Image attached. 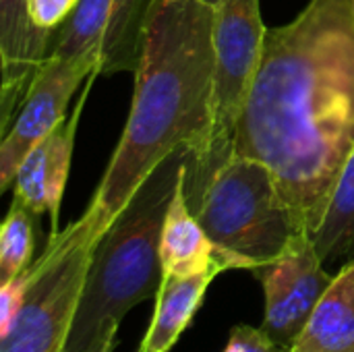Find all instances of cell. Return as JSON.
Returning <instances> with one entry per match:
<instances>
[{
    "label": "cell",
    "instance_id": "cell-1",
    "mask_svg": "<svg viewBox=\"0 0 354 352\" xmlns=\"http://www.w3.org/2000/svg\"><path fill=\"white\" fill-rule=\"evenodd\" d=\"M353 151V0H311L292 23L266 29L234 154L272 168L286 203L313 234Z\"/></svg>",
    "mask_w": 354,
    "mask_h": 352
},
{
    "label": "cell",
    "instance_id": "cell-2",
    "mask_svg": "<svg viewBox=\"0 0 354 352\" xmlns=\"http://www.w3.org/2000/svg\"><path fill=\"white\" fill-rule=\"evenodd\" d=\"M214 12L205 0H156L122 137L93 203L112 222L145 176L176 149L195 154L212 127Z\"/></svg>",
    "mask_w": 354,
    "mask_h": 352
},
{
    "label": "cell",
    "instance_id": "cell-3",
    "mask_svg": "<svg viewBox=\"0 0 354 352\" xmlns=\"http://www.w3.org/2000/svg\"><path fill=\"white\" fill-rule=\"evenodd\" d=\"M187 149L162 160L114 216L95 245L64 352H85L122 317L158 295L160 239L166 212L183 180Z\"/></svg>",
    "mask_w": 354,
    "mask_h": 352
},
{
    "label": "cell",
    "instance_id": "cell-4",
    "mask_svg": "<svg viewBox=\"0 0 354 352\" xmlns=\"http://www.w3.org/2000/svg\"><path fill=\"white\" fill-rule=\"evenodd\" d=\"M230 270L259 272L303 232L276 174L255 158L232 154L189 203Z\"/></svg>",
    "mask_w": 354,
    "mask_h": 352
},
{
    "label": "cell",
    "instance_id": "cell-5",
    "mask_svg": "<svg viewBox=\"0 0 354 352\" xmlns=\"http://www.w3.org/2000/svg\"><path fill=\"white\" fill-rule=\"evenodd\" d=\"M108 226V216L91 201L77 222L50 234L29 268L25 299L0 334V352H64L95 245Z\"/></svg>",
    "mask_w": 354,
    "mask_h": 352
},
{
    "label": "cell",
    "instance_id": "cell-6",
    "mask_svg": "<svg viewBox=\"0 0 354 352\" xmlns=\"http://www.w3.org/2000/svg\"><path fill=\"white\" fill-rule=\"evenodd\" d=\"M266 25L259 0H220L214 12L212 127L205 143L187 154L183 191L191 203L234 154V135L259 71Z\"/></svg>",
    "mask_w": 354,
    "mask_h": 352
},
{
    "label": "cell",
    "instance_id": "cell-7",
    "mask_svg": "<svg viewBox=\"0 0 354 352\" xmlns=\"http://www.w3.org/2000/svg\"><path fill=\"white\" fill-rule=\"evenodd\" d=\"M156 0H81L56 29L50 56L91 60L102 75L135 73Z\"/></svg>",
    "mask_w": 354,
    "mask_h": 352
},
{
    "label": "cell",
    "instance_id": "cell-8",
    "mask_svg": "<svg viewBox=\"0 0 354 352\" xmlns=\"http://www.w3.org/2000/svg\"><path fill=\"white\" fill-rule=\"evenodd\" d=\"M253 276L266 295L261 328L284 346L295 344L334 280L309 232L299 234L278 259Z\"/></svg>",
    "mask_w": 354,
    "mask_h": 352
},
{
    "label": "cell",
    "instance_id": "cell-9",
    "mask_svg": "<svg viewBox=\"0 0 354 352\" xmlns=\"http://www.w3.org/2000/svg\"><path fill=\"white\" fill-rule=\"evenodd\" d=\"M95 71L97 66L85 58L50 56L41 64L8 133L2 137L0 193L12 187L23 158L66 118L71 98Z\"/></svg>",
    "mask_w": 354,
    "mask_h": 352
},
{
    "label": "cell",
    "instance_id": "cell-10",
    "mask_svg": "<svg viewBox=\"0 0 354 352\" xmlns=\"http://www.w3.org/2000/svg\"><path fill=\"white\" fill-rule=\"evenodd\" d=\"M100 77V73H91L85 81V89L81 100L77 102L73 114L64 118L46 139H41L21 162L17 176L12 180L15 199L25 203L33 214H50L52 232H60L58 228V216H60V203L64 195V187L68 180L71 170V158L75 147V133L81 118V112L85 108L87 95L91 91L93 81Z\"/></svg>",
    "mask_w": 354,
    "mask_h": 352
},
{
    "label": "cell",
    "instance_id": "cell-11",
    "mask_svg": "<svg viewBox=\"0 0 354 352\" xmlns=\"http://www.w3.org/2000/svg\"><path fill=\"white\" fill-rule=\"evenodd\" d=\"M56 29H41L29 15L27 0H0L2 137L8 133L37 71L50 58Z\"/></svg>",
    "mask_w": 354,
    "mask_h": 352
},
{
    "label": "cell",
    "instance_id": "cell-12",
    "mask_svg": "<svg viewBox=\"0 0 354 352\" xmlns=\"http://www.w3.org/2000/svg\"><path fill=\"white\" fill-rule=\"evenodd\" d=\"M185 174V172H183ZM160 261L164 276L191 278L212 270H230L222 251L191 212L183 180L170 201L160 239Z\"/></svg>",
    "mask_w": 354,
    "mask_h": 352
},
{
    "label": "cell",
    "instance_id": "cell-13",
    "mask_svg": "<svg viewBox=\"0 0 354 352\" xmlns=\"http://www.w3.org/2000/svg\"><path fill=\"white\" fill-rule=\"evenodd\" d=\"M218 274L222 272L212 270L191 278L162 276V284L156 295L153 317L141 340L139 352L172 351V346L178 342V338L199 311L203 297Z\"/></svg>",
    "mask_w": 354,
    "mask_h": 352
},
{
    "label": "cell",
    "instance_id": "cell-14",
    "mask_svg": "<svg viewBox=\"0 0 354 352\" xmlns=\"http://www.w3.org/2000/svg\"><path fill=\"white\" fill-rule=\"evenodd\" d=\"M292 352H354V259L334 276Z\"/></svg>",
    "mask_w": 354,
    "mask_h": 352
},
{
    "label": "cell",
    "instance_id": "cell-15",
    "mask_svg": "<svg viewBox=\"0 0 354 352\" xmlns=\"http://www.w3.org/2000/svg\"><path fill=\"white\" fill-rule=\"evenodd\" d=\"M311 239L324 263L354 259V151L336 183L326 218Z\"/></svg>",
    "mask_w": 354,
    "mask_h": 352
},
{
    "label": "cell",
    "instance_id": "cell-16",
    "mask_svg": "<svg viewBox=\"0 0 354 352\" xmlns=\"http://www.w3.org/2000/svg\"><path fill=\"white\" fill-rule=\"evenodd\" d=\"M37 214L12 199L0 230V282L17 278L31 268L37 234Z\"/></svg>",
    "mask_w": 354,
    "mask_h": 352
},
{
    "label": "cell",
    "instance_id": "cell-17",
    "mask_svg": "<svg viewBox=\"0 0 354 352\" xmlns=\"http://www.w3.org/2000/svg\"><path fill=\"white\" fill-rule=\"evenodd\" d=\"M224 352H292V346L276 342L263 328L236 326L230 332Z\"/></svg>",
    "mask_w": 354,
    "mask_h": 352
},
{
    "label": "cell",
    "instance_id": "cell-18",
    "mask_svg": "<svg viewBox=\"0 0 354 352\" xmlns=\"http://www.w3.org/2000/svg\"><path fill=\"white\" fill-rule=\"evenodd\" d=\"M81 0H27L33 23L41 29H58Z\"/></svg>",
    "mask_w": 354,
    "mask_h": 352
},
{
    "label": "cell",
    "instance_id": "cell-19",
    "mask_svg": "<svg viewBox=\"0 0 354 352\" xmlns=\"http://www.w3.org/2000/svg\"><path fill=\"white\" fill-rule=\"evenodd\" d=\"M27 286H29V270H25L17 278L0 282V334L10 326L12 317L17 315L25 299Z\"/></svg>",
    "mask_w": 354,
    "mask_h": 352
},
{
    "label": "cell",
    "instance_id": "cell-20",
    "mask_svg": "<svg viewBox=\"0 0 354 352\" xmlns=\"http://www.w3.org/2000/svg\"><path fill=\"white\" fill-rule=\"evenodd\" d=\"M116 334H118L116 328L106 332L100 340H95V344H91L85 352H114V349H116Z\"/></svg>",
    "mask_w": 354,
    "mask_h": 352
},
{
    "label": "cell",
    "instance_id": "cell-21",
    "mask_svg": "<svg viewBox=\"0 0 354 352\" xmlns=\"http://www.w3.org/2000/svg\"><path fill=\"white\" fill-rule=\"evenodd\" d=\"M205 2H209V4H214V6H216V4H218L220 0H205Z\"/></svg>",
    "mask_w": 354,
    "mask_h": 352
},
{
    "label": "cell",
    "instance_id": "cell-22",
    "mask_svg": "<svg viewBox=\"0 0 354 352\" xmlns=\"http://www.w3.org/2000/svg\"><path fill=\"white\" fill-rule=\"evenodd\" d=\"M353 8H354V0H353Z\"/></svg>",
    "mask_w": 354,
    "mask_h": 352
}]
</instances>
